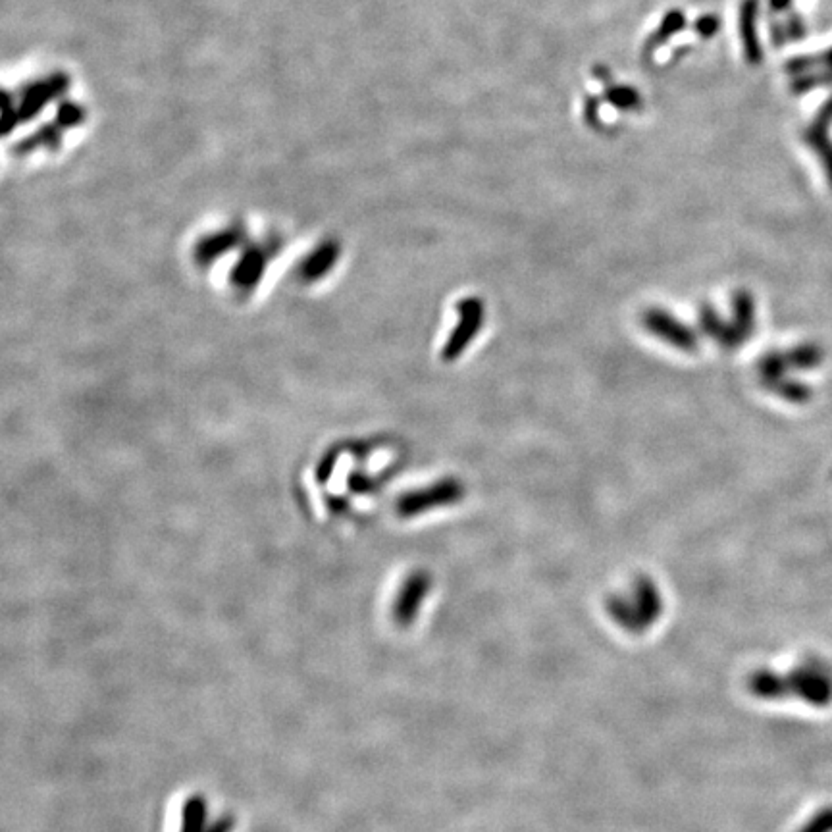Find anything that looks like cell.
I'll return each instance as SVG.
<instances>
[{
	"label": "cell",
	"mask_w": 832,
	"mask_h": 832,
	"mask_svg": "<svg viewBox=\"0 0 832 832\" xmlns=\"http://www.w3.org/2000/svg\"><path fill=\"white\" fill-rule=\"evenodd\" d=\"M786 698H798L813 707H827L832 702V678L817 665L798 667L784 675Z\"/></svg>",
	"instance_id": "1"
},
{
	"label": "cell",
	"mask_w": 832,
	"mask_h": 832,
	"mask_svg": "<svg viewBox=\"0 0 832 832\" xmlns=\"http://www.w3.org/2000/svg\"><path fill=\"white\" fill-rule=\"evenodd\" d=\"M68 87H70V78L64 72H56L49 78L37 79L29 83L22 91V99L18 104L22 122L33 120L47 104L62 97L68 91Z\"/></svg>",
	"instance_id": "2"
},
{
	"label": "cell",
	"mask_w": 832,
	"mask_h": 832,
	"mask_svg": "<svg viewBox=\"0 0 832 832\" xmlns=\"http://www.w3.org/2000/svg\"><path fill=\"white\" fill-rule=\"evenodd\" d=\"M62 128L52 122V124H45L41 126L35 133H31L26 139L18 141L14 145V153L18 156L31 155L37 149H49V151H56L62 145Z\"/></svg>",
	"instance_id": "3"
},
{
	"label": "cell",
	"mask_w": 832,
	"mask_h": 832,
	"mask_svg": "<svg viewBox=\"0 0 832 832\" xmlns=\"http://www.w3.org/2000/svg\"><path fill=\"white\" fill-rule=\"evenodd\" d=\"M748 688L759 700H784V675H779L769 669H759L748 678Z\"/></svg>",
	"instance_id": "4"
},
{
	"label": "cell",
	"mask_w": 832,
	"mask_h": 832,
	"mask_svg": "<svg viewBox=\"0 0 832 832\" xmlns=\"http://www.w3.org/2000/svg\"><path fill=\"white\" fill-rule=\"evenodd\" d=\"M83 120H85V110H83V106L78 103H72V101H62V103L58 104V110H56V124L62 128V130H70V128H78L83 124Z\"/></svg>",
	"instance_id": "5"
},
{
	"label": "cell",
	"mask_w": 832,
	"mask_h": 832,
	"mask_svg": "<svg viewBox=\"0 0 832 832\" xmlns=\"http://www.w3.org/2000/svg\"><path fill=\"white\" fill-rule=\"evenodd\" d=\"M798 832H832V807L815 813Z\"/></svg>",
	"instance_id": "6"
},
{
	"label": "cell",
	"mask_w": 832,
	"mask_h": 832,
	"mask_svg": "<svg viewBox=\"0 0 832 832\" xmlns=\"http://www.w3.org/2000/svg\"><path fill=\"white\" fill-rule=\"evenodd\" d=\"M20 122H22V118H20L18 106L12 104V106L0 110V135H10L12 131L18 128Z\"/></svg>",
	"instance_id": "7"
},
{
	"label": "cell",
	"mask_w": 832,
	"mask_h": 832,
	"mask_svg": "<svg viewBox=\"0 0 832 832\" xmlns=\"http://www.w3.org/2000/svg\"><path fill=\"white\" fill-rule=\"evenodd\" d=\"M14 101H12V95L6 91V89H0V110H4V108H8V106H12Z\"/></svg>",
	"instance_id": "8"
}]
</instances>
